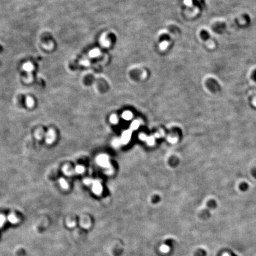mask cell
<instances>
[{
	"instance_id": "15",
	"label": "cell",
	"mask_w": 256,
	"mask_h": 256,
	"mask_svg": "<svg viewBox=\"0 0 256 256\" xmlns=\"http://www.w3.org/2000/svg\"><path fill=\"white\" fill-rule=\"evenodd\" d=\"M251 173L252 177L256 179V168H252V169L251 170Z\"/></svg>"
},
{
	"instance_id": "14",
	"label": "cell",
	"mask_w": 256,
	"mask_h": 256,
	"mask_svg": "<svg viewBox=\"0 0 256 256\" xmlns=\"http://www.w3.org/2000/svg\"><path fill=\"white\" fill-rule=\"evenodd\" d=\"M83 167H81V166H80V165H78V166H77L76 168V172H77L78 173H82L83 171Z\"/></svg>"
},
{
	"instance_id": "17",
	"label": "cell",
	"mask_w": 256,
	"mask_h": 256,
	"mask_svg": "<svg viewBox=\"0 0 256 256\" xmlns=\"http://www.w3.org/2000/svg\"><path fill=\"white\" fill-rule=\"evenodd\" d=\"M229 254H230L229 256H238V255H237L234 252H231V251H229Z\"/></svg>"
},
{
	"instance_id": "8",
	"label": "cell",
	"mask_w": 256,
	"mask_h": 256,
	"mask_svg": "<svg viewBox=\"0 0 256 256\" xmlns=\"http://www.w3.org/2000/svg\"><path fill=\"white\" fill-rule=\"evenodd\" d=\"M100 51L98 49H93L90 52V55L93 57H96L100 54Z\"/></svg>"
},
{
	"instance_id": "2",
	"label": "cell",
	"mask_w": 256,
	"mask_h": 256,
	"mask_svg": "<svg viewBox=\"0 0 256 256\" xmlns=\"http://www.w3.org/2000/svg\"><path fill=\"white\" fill-rule=\"evenodd\" d=\"M211 209L208 207H206L204 210L202 211L201 213V217L204 219H207L211 216Z\"/></svg>"
},
{
	"instance_id": "6",
	"label": "cell",
	"mask_w": 256,
	"mask_h": 256,
	"mask_svg": "<svg viewBox=\"0 0 256 256\" xmlns=\"http://www.w3.org/2000/svg\"><path fill=\"white\" fill-rule=\"evenodd\" d=\"M26 105L28 107L32 108L35 105V101L32 97H27L26 98Z\"/></svg>"
},
{
	"instance_id": "9",
	"label": "cell",
	"mask_w": 256,
	"mask_h": 256,
	"mask_svg": "<svg viewBox=\"0 0 256 256\" xmlns=\"http://www.w3.org/2000/svg\"><path fill=\"white\" fill-rule=\"evenodd\" d=\"M206 251L205 250L200 249L196 253V256H206Z\"/></svg>"
},
{
	"instance_id": "3",
	"label": "cell",
	"mask_w": 256,
	"mask_h": 256,
	"mask_svg": "<svg viewBox=\"0 0 256 256\" xmlns=\"http://www.w3.org/2000/svg\"><path fill=\"white\" fill-rule=\"evenodd\" d=\"M45 133L43 129H37L35 132V137L38 140H40L42 138H45Z\"/></svg>"
},
{
	"instance_id": "10",
	"label": "cell",
	"mask_w": 256,
	"mask_h": 256,
	"mask_svg": "<svg viewBox=\"0 0 256 256\" xmlns=\"http://www.w3.org/2000/svg\"><path fill=\"white\" fill-rule=\"evenodd\" d=\"M168 43L166 41H164L160 44V48L161 50H164L168 47Z\"/></svg>"
},
{
	"instance_id": "16",
	"label": "cell",
	"mask_w": 256,
	"mask_h": 256,
	"mask_svg": "<svg viewBox=\"0 0 256 256\" xmlns=\"http://www.w3.org/2000/svg\"><path fill=\"white\" fill-rule=\"evenodd\" d=\"M192 1L191 0H184V4H186L187 6H190L191 5Z\"/></svg>"
},
{
	"instance_id": "13",
	"label": "cell",
	"mask_w": 256,
	"mask_h": 256,
	"mask_svg": "<svg viewBox=\"0 0 256 256\" xmlns=\"http://www.w3.org/2000/svg\"><path fill=\"white\" fill-rule=\"evenodd\" d=\"M169 249H170V248H169L168 246H166V245H163V246L161 247V250L163 252H168V250H169Z\"/></svg>"
},
{
	"instance_id": "4",
	"label": "cell",
	"mask_w": 256,
	"mask_h": 256,
	"mask_svg": "<svg viewBox=\"0 0 256 256\" xmlns=\"http://www.w3.org/2000/svg\"><path fill=\"white\" fill-rule=\"evenodd\" d=\"M7 219H8L10 223L13 224H17V223L18 222V221H19L18 218H17V217H16L14 214H10V215H9L8 216Z\"/></svg>"
},
{
	"instance_id": "12",
	"label": "cell",
	"mask_w": 256,
	"mask_h": 256,
	"mask_svg": "<svg viewBox=\"0 0 256 256\" xmlns=\"http://www.w3.org/2000/svg\"><path fill=\"white\" fill-rule=\"evenodd\" d=\"M123 117H124V118L125 119H130V118L132 117V114H131V113L126 112V113H124L123 114Z\"/></svg>"
},
{
	"instance_id": "11",
	"label": "cell",
	"mask_w": 256,
	"mask_h": 256,
	"mask_svg": "<svg viewBox=\"0 0 256 256\" xmlns=\"http://www.w3.org/2000/svg\"><path fill=\"white\" fill-rule=\"evenodd\" d=\"M6 218L3 215H0V228L2 227L6 222Z\"/></svg>"
},
{
	"instance_id": "5",
	"label": "cell",
	"mask_w": 256,
	"mask_h": 256,
	"mask_svg": "<svg viewBox=\"0 0 256 256\" xmlns=\"http://www.w3.org/2000/svg\"><path fill=\"white\" fill-rule=\"evenodd\" d=\"M239 188L241 191H247L249 188V184L246 182H242L239 184Z\"/></svg>"
},
{
	"instance_id": "1",
	"label": "cell",
	"mask_w": 256,
	"mask_h": 256,
	"mask_svg": "<svg viewBox=\"0 0 256 256\" xmlns=\"http://www.w3.org/2000/svg\"><path fill=\"white\" fill-rule=\"evenodd\" d=\"M45 142L48 145L52 144L56 140V133L53 129H49L45 135Z\"/></svg>"
},
{
	"instance_id": "7",
	"label": "cell",
	"mask_w": 256,
	"mask_h": 256,
	"mask_svg": "<svg viewBox=\"0 0 256 256\" xmlns=\"http://www.w3.org/2000/svg\"><path fill=\"white\" fill-rule=\"evenodd\" d=\"M59 183L60 186H61V187L64 188V189H66L68 187V184L67 182L65 181V179H63V178H60L59 180Z\"/></svg>"
}]
</instances>
